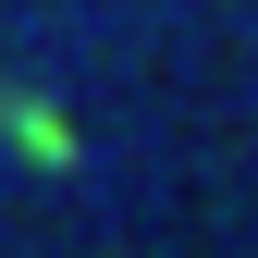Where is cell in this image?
Segmentation results:
<instances>
[{
	"label": "cell",
	"instance_id": "6da1fadb",
	"mask_svg": "<svg viewBox=\"0 0 258 258\" xmlns=\"http://www.w3.org/2000/svg\"><path fill=\"white\" fill-rule=\"evenodd\" d=\"M0 148H13L25 172H74V160H86V136H74L49 99H25V86H0Z\"/></svg>",
	"mask_w": 258,
	"mask_h": 258
}]
</instances>
